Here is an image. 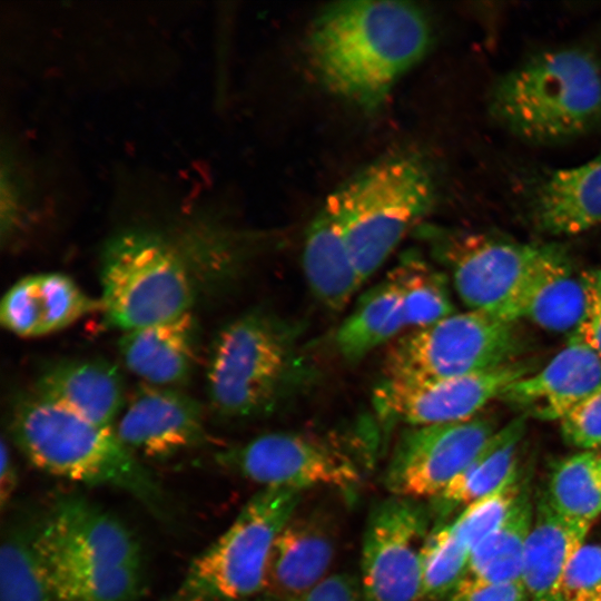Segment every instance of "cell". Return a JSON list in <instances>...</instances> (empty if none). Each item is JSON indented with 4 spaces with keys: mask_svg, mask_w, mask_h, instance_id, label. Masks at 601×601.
Returning a JSON list of instances; mask_svg holds the SVG:
<instances>
[{
    "mask_svg": "<svg viewBox=\"0 0 601 601\" xmlns=\"http://www.w3.org/2000/svg\"><path fill=\"white\" fill-rule=\"evenodd\" d=\"M40 513L16 511L2 526L0 601H55L49 563L39 544Z\"/></svg>",
    "mask_w": 601,
    "mask_h": 601,
    "instance_id": "cell-25",
    "label": "cell"
},
{
    "mask_svg": "<svg viewBox=\"0 0 601 601\" xmlns=\"http://www.w3.org/2000/svg\"><path fill=\"white\" fill-rule=\"evenodd\" d=\"M516 204L525 220L549 236H572L601 225V154L577 166L524 177Z\"/></svg>",
    "mask_w": 601,
    "mask_h": 601,
    "instance_id": "cell-15",
    "label": "cell"
},
{
    "mask_svg": "<svg viewBox=\"0 0 601 601\" xmlns=\"http://www.w3.org/2000/svg\"><path fill=\"white\" fill-rule=\"evenodd\" d=\"M10 433L36 467L69 481L121 490L160 521L173 520L167 493L112 426L93 424L36 394L14 404Z\"/></svg>",
    "mask_w": 601,
    "mask_h": 601,
    "instance_id": "cell-4",
    "label": "cell"
},
{
    "mask_svg": "<svg viewBox=\"0 0 601 601\" xmlns=\"http://www.w3.org/2000/svg\"><path fill=\"white\" fill-rule=\"evenodd\" d=\"M470 556L452 522L435 523L423 552L421 601L450 598L466 575Z\"/></svg>",
    "mask_w": 601,
    "mask_h": 601,
    "instance_id": "cell-32",
    "label": "cell"
},
{
    "mask_svg": "<svg viewBox=\"0 0 601 601\" xmlns=\"http://www.w3.org/2000/svg\"><path fill=\"white\" fill-rule=\"evenodd\" d=\"M525 344L518 322L485 313H454L395 341L385 377L435 378L466 375L518 362Z\"/></svg>",
    "mask_w": 601,
    "mask_h": 601,
    "instance_id": "cell-8",
    "label": "cell"
},
{
    "mask_svg": "<svg viewBox=\"0 0 601 601\" xmlns=\"http://www.w3.org/2000/svg\"><path fill=\"white\" fill-rule=\"evenodd\" d=\"M493 420L473 418L414 426L398 439L385 472L391 495L415 500L437 496L495 433Z\"/></svg>",
    "mask_w": 601,
    "mask_h": 601,
    "instance_id": "cell-13",
    "label": "cell"
},
{
    "mask_svg": "<svg viewBox=\"0 0 601 601\" xmlns=\"http://www.w3.org/2000/svg\"><path fill=\"white\" fill-rule=\"evenodd\" d=\"M287 601H363L359 582L348 574L327 575L312 589Z\"/></svg>",
    "mask_w": 601,
    "mask_h": 601,
    "instance_id": "cell-37",
    "label": "cell"
},
{
    "mask_svg": "<svg viewBox=\"0 0 601 601\" xmlns=\"http://www.w3.org/2000/svg\"><path fill=\"white\" fill-rule=\"evenodd\" d=\"M543 494L560 514L593 524L601 514V453L581 451L556 462Z\"/></svg>",
    "mask_w": 601,
    "mask_h": 601,
    "instance_id": "cell-29",
    "label": "cell"
},
{
    "mask_svg": "<svg viewBox=\"0 0 601 601\" xmlns=\"http://www.w3.org/2000/svg\"><path fill=\"white\" fill-rule=\"evenodd\" d=\"M564 441L582 451L601 447V386L561 421Z\"/></svg>",
    "mask_w": 601,
    "mask_h": 601,
    "instance_id": "cell-35",
    "label": "cell"
},
{
    "mask_svg": "<svg viewBox=\"0 0 601 601\" xmlns=\"http://www.w3.org/2000/svg\"><path fill=\"white\" fill-rule=\"evenodd\" d=\"M335 553L329 522L319 514L294 513L277 534L264 594L287 601L327 577Z\"/></svg>",
    "mask_w": 601,
    "mask_h": 601,
    "instance_id": "cell-19",
    "label": "cell"
},
{
    "mask_svg": "<svg viewBox=\"0 0 601 601\" xmlns=\"http://www.w3.org/2000/svg\"><path fill=\"white\" fill-rule=\"evenodd\" d=\"M446 601H529L522 581L485 587L460 585Z\"/></svg>",
    "mask_w": 601,
    "mask_h": 601,
    "instance_id": "cell-38",
    "label": "cell"
},
{
    "mask_svg": "<svg viewBox=\"0 0 601 601\" xmlns=\"http://www.w3.org/2000/svg\"><path fill=\"white\" fill-rule=\"evenodd\" d=\"M115 431L131 452L169 459L205 440L203 408L176 387L145 384L130 397Z\"/></svg>",
    "mask_w": 601,
    "mask_h": 601,
    "instance_id": "cell-16",
    "label": "cell"
},
{
    "mask_svg": "<svg viewBox=\"0 0 601 601\" xmlns=\"http://www.w3.org/2000/svg\"><path fill=\"white\" fill-rule=\"evenodd\" d=\"M18 486V471L8 443L1 441L0 506L4 511Z\"/></svg>",
    "mask_w": 601,
    "mask_h": 601,
    "instance_id": "cell-39",
    "label": "cell"
},
{
    "mask_svg": "<svg viewBox=\"0 0 601 601\" xmlns=\"http://www.w3.org/2000/svg\"><path fill=\"white\" fill-rule=\"evenodd\" d=\"M36 394L101 426H112L125 404L119 368L98 357L48 365L37 380Z\"/></svg>",
    "mask_w": 601,
    "mask_h": 601,
    "instance_id": "cell-20",
    "label": "cell"
},
{
    "mask_svg": "<svg viewBox=\"0 0 601 601\" xmlns=\"http://www.w3.org/2000/svg\"><path fill=\"white\" fill-rule=\"evenodd\" d=\"M601 601V600H600Z\"/></svg>",
    "mask_w": 601,
    "mask_h": 601,
    "instance_id": "cell-43",
    "label": "cell"
},
{
    "mask_svg": "<svg viewBox=\"0 0 601 601\" xmlns=\"http://www.w3.org/2000/svg\"><path fill=\"white\" fill-rule=\"evenodd\" d=\"M583 279L587 290V306L573 334L601 359V270L585 273Z\"/></svg>",
    "mask_w": 601,
    "mask_h": 601,
    "instance_id": "cell-36",
    "label": "cell"
},
{
    "mask_svg": "<svg viewBox=\"0 0 601 601\" xmlns=\"http://www.w3.org/2000/svg\"><path fill=\"white\" fill-rule=\"evenodd\" d=\"M601 386V359L575 334L540 371L512 383L500 397L520 415L561 421Z\"/></svg>",
    "mask_w": 601,
    "mask_h": 601,
    "instance_id": "cell-17",
    "label": "cell"
},
{
    "mask_svg": "<svg viewBox=\"0 0 601 601\" xmlns=\"http://www.w3.org/2000/svg\"><path fill=\"white\" fill-rule=\"evenodd\" d=\"M591 526L560 514L541 493L523 554L521 581L529 601H559L564 573Z\"/></svg>",
    "mask_w": 601,
    "mask_h": 601,
    "instance_id": "cell-22",
    "label": "cell"
},
{
    "mask_svg": "<svg viewBox=\"0 0 601 601\" xmlns=\"http://www.w3.org/2000/svg\"><path fill=\"white\" fill-rule=\"evenodd\" d=\"M585 306L583 275H575L564 248L548 244L525 287L520 319L551 332L573 333Z\"/></svg>",
    "mask_w": 601,
    "mask_h": 601,
    "instance_id": "cell-24",
    "label": "cell"
},
{
    "mask_svg": "<svg viewBox=\"0 0 601 601\" xmlns=\"http://www.w3.org/2000/svg\"><path fill=\"white\" fill-rule=\"evenodd\" d=\"M601 600V543H584L571 560L559 601Z\"/></svg>",
    "mask_w": 601,
    "mask_h": 601,
    "instance_id": "cell-34",
    "label": "cell"
},
{
    "mask_svg": "<svg viewBox=\"0 0 601 601\" xmlns=\"http://www.w3.org/2000/svg\"><path fill=\"white\" fill-rule=\"evenodd\" d=\"M39 544L49 566L142 565L141 548L118 516L78 494L40 513Z\"/></svg>",
    "mask_w": 601,
    "mask_h": 601,
    "instance_id": "cell-14",
    "label": "cell"
},
{
    "mask_svg": "<svg viewBox=\"0 0 601 601\" xmlns=\"http://www.w3.org/2000/svg\"><path fill=\"white\" fill-rule=\"evenodd\" d=\"M486 107L501 129L525 144L585 137L601 129V60L581 46L536 52L491 83Z\"/></svg>",
    "mask_w": 601,
    "mask_h": 601,
    "instance_id": "cell-3",
    "label": "cell"
},
{
    "mask_svg": "<svg viewBox=\"0 0 601 601\" xmlns=\"http://www.w3.org/2000/svg\"><path fill=\"white\" fill-rule=\"evenodd\" d=\"M433 28L407 1L328 3L312 21L307 62L321 86L365 111L381 107L396 82L427 53Z\"/></svg>",
    "mask_w": 601,
    "mask_h": 601,
    "instance_id": "cell-1",
    "label": "cell"
},
{
    "mask_svg": "<svg viewBox=\"0 0 601 601\" xmlns=\"http://www.w3.org/2000/svg\"><path fill=\"white\" fill-rule=\"evenodd\" d=\"M302 258L313 295L331 311L343 309L364 284L329 197L306 229Z\"/></svg>",
    "mask_w": 601,
    "mask_h": 601,
    "instance_id": "cell-23",
    "label": "cell"
},
{
    "mask_svg": "<svg viewBox=\"0 0 601 601\" xmlns=\"http://www.w3.org/2000/svg\"><path fill=\"white\" fill-rule=\"evenodd\" d=\"M300 328L257 307L225 324L208 355L206 387L223 418H256L275 411L306 381Z\"/></svg>",
    "mask_w": 601,
    "mask_h": 601,
    "instance_id": "cell-5",
    "label": "cell"
},
{
    "mask_svg": "<svg viewBox=\"0 0 601 601\" xmlns=\"http://www.w3.org/2000/svg\"><path fill=\"white\" fill-rule=\"evenodd\" d=\"M405 327L400 289L387 275L359 297L337 328L335 345L343 358L358 362Z\"/></svg>",
    "mask_w": 601,
    "mask_h": 601,
    "instance_id": "cell-28",
    "label": "cell"
},
{
    "mask_svg": "<svg viewBox=\"0 0 601 601\" xmlns=\"http://www.w3.org/2000/svg\"><path fill=\"white\" fill-rule=\"evenodd\" d=\"M97 309L99 299L88 296L71 277L40 273L19 279L8 289L0 304V322L18 336L39 337Z\"/></svg>",
    "mask_w": 601,
    "mask_h": 601,
    "instance_id": "cell-18",
    "label": "cell"
},
{
    "mask_svg": "<svg viewBox=\"0 0 601 601\" xmlns=\"http://www.w3.org/2000/svg\"><path fill=\"white\" fill-rule=\"evenodd\" d=\"M217 462L263 489L303 491L329 486L346 492L362 481L361 465L334 436L272 432L217 453Z\"/></svg>",
    "mask_w": 601,
    "mask_h": 601,
    "instance_id": "cell-10",
    "label": "cell"
},
{
    "mask_svg": "<svg viewBox=\"0 0 601 601\" xmlns=\"http://www.w3.org/2000/svg\"><path fill=\"white\" fill-rule=\"evenodd\" d=\"M525 428L523 415L499 427L464 470L430 500L432 516L444 522L457 508H465L496 489L519 466L516 453Z\"/></svg>",
    "mask_w": 601,
    "mask_h": 601,
    "instance_id": "cell-26",
    "label": "cell"
},
{
    "mask_svg": "<svg viewBox=\"0 0 601 601\" xmlns=\"http://www.w3.org/2000/svg\"><path fill=\"white\" fill-rule=\"evenodd\" d=\"M428 239L470 311L520 321L525 287L548 244L436 228L428 231Z\"/></svg>",
    "mask_w": 601,
    "mask_h": 601,
    "instance_id": "cell-9",
    "label": "cell"
},
{
    "mask_svg": "<svg viewBox=\"0 0 601 601\" xmlns=\"http://www.w3.org/2000/svg\"><path fill=\"white\" fill-rule=\"evenodd\" d=\"M328 197L365 283L431 211L437 183L433 166L422 154L403 150L367 165Z\"/></svg>",
    "mask_w": 601,
    "mask_h": 601,
    "instance_id": "cell-6",
    "label": "cell"
},
{
    "mask_svg": "<svg viewBox=\"0 0 601 601\" xmlns=\"http://www.w3.org/2000/svg\"><path fill=\"white\" fill-rule=\"evenodd\" d=\"M388 276L400 289L406 327H426L454 314L444 275L417 250L405 252Z\"/></svg>",
    "mask_w": 601,
    "mask_h": 601,
    "instance_id": "cell-31",
    "label": "cell"
},
{
    "mask_svg": "<svg viewBox=\"0 0 601 601\" xmlns=\"http://www.w3.org/2000/svg\"><path fill=\"white\" fill-rule=\"evenodd\" d=\"M161 601H176L175 598L171 595L170 598L164 599Z\"/></svg>",
    "mask_w": 601,
    "mask_h": 601,
    "instance_id": "cell-41",
    "label": "cell"
},
{
    "mask_svg": "<svg viewBox=\"0 0 601 601\" xmlns=\"http://www.w3.org/2000/svg\"><path fill=\"white\" fill-rule=\"evenodd\" d=\"M534 506L526 483L503 522L471 552L467 572L460 585L485 587L521 580Z\"/></svg>",
    "mask_w": 601,
    "mask_h": 601,
    "instance_id": "cell-27",
    "label": "cell"
},
{
    "mask_svg": "<svg viewBox=\"0 0 601 601\" xmlns=\"http://www.w3.org/2000/svg\"><path fill=\"white\" fill-rule=\"evenodd\" d=\"M226 225L195 215L176 226H127L112 234L100 254V311L125 332L174 319L195 299L193 256Z\"/></svg>",
    "mask_w": 601,
    "mask_h": 601,
    "instance_id": "cell-2",
    "label": "cell"
},
{
    "mask_svg": "<svg viewBox=\"0 0 601 601\" xmlns=\"http://www.w3.org/2000/svg\"><path fill=\"white\" fill-rule=\"evenodd\" d=\"M300 491L263 489L228 529L190 563L176 601H242L264 593L274 541L295 513Z\"/></svg>",
    "mask_w": 601,
    "mask_h": 601,
    "instance_id": "cell-7",
    "label": "cell"
},
{
    "mask_svg": "<svg viewBox=\"0 0 601 601\" xmlns=\"http://www.w3.org/2000/svg\"><path fill=\"white\" fill-rule=\"evenodd\" d=\"M126 367L147 384L176 387L193 374L199 326L187 312L174 319L125 332L118 342Z\"/></svg>",
    "mask_w": 601,
    "mask_h": 601,
    "instance_id": "cell-21",
    "label": "cell"
},
{
    "mask_svg": "<svg viewBox=\"0 0 601 601\" xmlns=\"http://www.w3.org/2000/svg\"><path fill=\"white\" fill-rule=\"evenodd\" d=\"M242 601H276L275 599L262 593L259 595H256V597H253V598H249V599H246V600H242Z\"/></svg>",
    "mask_w": 601,
    "mask_h": 601,
    "instance_id": "cell-40",
    "label": "cell"
},
{
    "mask_svg": "<svg viewBox=\"0 0 601 601\" xmlns=\"http://www.w3.org/2000/svg\"><path fill=\"white\" fill-rule=\"evenodd\" d=\"M597 451H599L601 453V447L599 450H597Z\"/></svg>",
    "mask_w": 601,
    "mask_h": 601,
    "instance_id": "cell-42",
    "label": "cell"
},
{
    "mask_svg": "<svg viewBox=\"0 0 601 601\" xmlns=\"http://www.w3.org/2000/svg\"><path fill=\"white\" fill-rule=\"evenodd\" d=\"M526 483L518 466L496 489L461 511L452 526L471 552L503 522Z\"/></svg>",
    "mask_w": 601,
    "mask_h": 601,
    "instance_id": "cell-33",
    "label": "cell"
},
{
    "mask_svg": "<svg viewBox=\"0 0 601 601\" xmlns=\"http://www.w3.org/2000/svg\"><path fill=\"white\" fill-rule=\"evenodd\" d=\"M432 519L428 505L397 495L371 509L361 551L363 601H421Z\"/></svg>",
    "mask_w": 601,
    "mask_h": 601,
    "instance_id": "cell-11",
    "label": "cell"
},
{
    "mask_svg": "<svg viewBox=\"0 0 601 601\" xmlns=\"http://www.w3.org/2000/svg\"><path fill=\"white\" fill-rule=\"evenodd\" d=\"M532 373L518 361L483 372L435 378L384 377L374 390L381 418L414 426L462 422L476 416L515 381Z\"/></svg>",
    "mask_w": 601,
    "mask_h": 601,
    "instance_id": "cell-12",
    "label": "cell"
},
{
    "mask_svg": "<svg viewBox=\"0 0 601 601\" xmlns=\"http://www.w3.org/2000/svg\"><path fill=\"white\" fill-rule=\"evenodd\" d=\"M55 601H136L144 592L142 565L50 568Z\"/></svg>",
    "mask_w": 601,
    "mask_h": 601,
    "instance_id": "cell-30",
    "label": "cell"
}]
</instances>
